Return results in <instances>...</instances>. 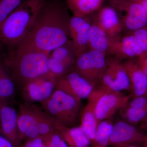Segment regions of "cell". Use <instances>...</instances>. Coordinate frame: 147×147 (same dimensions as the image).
<instances>
[{"instance_id":"cell-32","label":"cell","mask_w":147,"mask_h":147,"mask_svg":"<svg viewBox=\"0 0 147 147\" xmlns=\"http://www.w3.org/2000/svg\"><path fill=\"white\" fill-rule=\"evenodd\" d=\"M113 147H137L136 146H134L132 144L123 145V146H113Z\"/></svg>"},{"instance_id":"cell-7","label":"cell","mask_w":147,"mask_h":147,"mask_svg":"<svg viewBox=\"0 0 147 147\" xmlns=\"http://www.w3.org/2000/svg\"><path fill=\"white\" fill-rule=\"evenodd\" d=\"M109 2L117 11L124 28L135 32L146 26L147 14L141 3L129 0H109Z\"/></svg>"},{"instance_id":"cell-9","label":"cell","mask_w":147,"mask_h":147,"mask_svg":"<svg viewBox=\"0 0 147 147\" xmlns=\"http://www.w3.org/2000/svg\"><path fill=\"white\" fill-rule=\"evenodd\" d=\"M98 86L113 91L130 90V81L122 61L114 58L108 59L107 68Z\"/></svg>"},{"instance_id":"cell-31","label":"cell","mask_w":147,"mask_h":147,"mask_svg":"<svg viewBox=\"0 0 147 147\" xmlns=\"http://www.w3.org/2000/svg\"><path fill=\"white\" fill-rule=\"evenodd\" d=\"M144 7L147 15V0H141L140 2Z\"/></svg>"},{"instance_id":"cell-36","label":"cell","mask_w":147,"mask_h":147,"mask_svg":"<svg viewBox=\"0 0 147 147\" xmlns=\"http://www.w3.org/2000/svg\"><path fill=\"white\" fill-rule=\"evenodd\" d=\"M129 1H131L136 2H140L141 0H129Z\"/></svg>"},{"instance_id":"cell-4","label":"cell","mask_w":147,"mask_h":147,"mask_svg":"<svg viewBox=\"0 0 147 147\" xmlns=\"http://www.w3.org/2000/svg\"><path fill=\"white\" fill-rule=\"evenodd\" d=\"M81 101L55 89L50 97L40 102V107L60 124L73 127L77 122L81 113Z\"/></svg>"},{"instance_id":"cell-25","label":"cell","mask_w":147,"mask_h":147,"mask_svg":"<svg viewBox=\"0 0 147 147\" xmlns=\"http://www.w3.org/2000/svg\"><path fill=\"white\" fill-rule=\"evenodd\" d=\"M22 0H0V29L11 13L22 3Z\"/></svg>"},{"instance_id":"cell-12","label":"cell","mask_w":147,"mask_h":147,"mask_svg":"<svg viewBox=\"0 0 147 147\" xmlns=\"http://www.w3.org/2000/svg\"><path fill=\"white\" fill-rule=\"evenodd\" d=\"M91 23L88 16L72 15L69 21V36L78 58L89 48V33Z\"/></svg>"},{"instance_id":"cell-15","label":"cell","mask_w":147,"mask_h":147,"mask_svg":"<svg viewBox=\"0 0 147 147\" xmlns=\"http://www.w3.org/2000/svg\"><path fill=\"white\" fill-rule=\"evenodd\" d=\"M17 114V126L20 134L30 139L40 137L34 104L26 102L20 104Z\"/></svg>"},{"instance_id":"cell-35","label":"cell","mask_w":147,"mask_h":147,"mask_svg":"<svg viewBox=\"0 0 147 147\" xmlns=\"http://www.w3.org/2000/svg\"><path fill=\"white\" fill-rule=\"evenodd\" d=\"M3 45V43L1 42V41L0 40V51L1 50L2 48Z\"/></svg>"},{"instance_id":"cell-30","label":"cell","mask_w":147,"mask_h":147,"mask_svg":"<svg viewBox=\"0 0 147 147\" xmlns=\"http://www.w3.org/2000/svg\"><path fill=\"white\" fill-rule=\"evenodd\" d=\"M0 147H14L13 144L0 134Z\"/></svg>"},{"instance_id":"cell-10","label":"cell","mask_w":147,"mask_h":147,"mask_svg":"<svg viewBox=\"0 0 147 147\" xmlns=\"http://www.w3.org/2000/svg\"><path fill=\"white\" fill-rule=\"evenodd\" d=\"M94 88L90 82L72 69L57 79L55 89L82 100L88 98Z\"/></svg>"},{"instance_id":"cell-19","label":"cell","mask_w":147,"mask_h":147,"mask_svg":"<svg viewBox=\"0 0 147 147\" xmlns=\"http://www.w3.org/2000/svg\"><path fill=\"white\" fill-rule=\"evenodd\" d=\"M98 125L95 115L94 102L88 99L86 105L82 111L79 126L90 143L94 139Z\"/></svg>"},{"instance_id":"cell-28","label":"cell","mask_w":147,"mask_h":147,"mask_svg":"<svg viewBox=\"0 0 147 147\" xmlns=\"http://www.w3.org/2000/svg\"><path fill=\"white\" fill-rule=\"evenodd\" d=\"M43 145V139L39 137L31 139V140L26 144L24 147H41Z\"/></svg>"},{"instance_id":"cell-27","label":"cell","mask_w":147,"mask_h":147,"mask_svg":"<svg viewBox=\"0 0 147 147\" xmlns=\"http://www.w3.org/2000/svg\"><path fill=\"white\" fill-rule=\"evenodd\" d=\"M134 34L145 52L147 53V30L144 28L134 32Z\"/></svg>"},{"instance_id":"cell-14","label":"cell","mask_w":147,"mask_h":147,"mask_svg":"<svg viewBox=\"0 0 147 147\" xmlns=\"http://www.w3.org/2000/svg\"><path fill=\"white\" fill-rule=\"evenodd\" d=\"M145 137L131 124L123 120L113 125L108 146L132 144L144 140Z\"/></svg>"},{"instance_id":"cell-3","label":"cell","mask_w":147,"mask_h":147,"mask_svg":"<svg viewBox=\"0 0 147 147\" xmlns=\"http://www.w3.org/2000/svg\"><path fill=\"white\" fill-rule=\"evenodd\" d=\"M45 0H26L21 3L4 21L0 29V40L8 50L22 41L31 28Z\"/></svg>"},{"instance_id":"cell-6","label":"cell","mask_w":147,"mask_h":147,"mask_svg":"<svg viewBox=\"0 0 147 147\" xmlns=\"http://www.w3.org/2000/svg\"><path fill=\"white\" fill-rule=\"evenodd\" d=\"M106 56L98 50H87L77 58L73 69L96 88L108 66Z\"/></svg>"},{"instance_id":"cell-33","label":"cell","mask_w":147,"mask_h":147,"mask_svg":"<svg viewBox=\"0 0 147 147\" xmlns=\"http://www.w3.org/2000/svg\"><path fill=\"white\" fill-rule=\"evenodd\" d=\"M145 119L144 123V124L143 125V126H144V128H147V115Z\"/></svg>"},{"instance_id":"cell-8","label":"cell","mask_w":147,"mask_h":147,"mask_svg":"<svg viewBox=\"0 0 147 147\" xmlns=\"http://www.w3.org/2000/svg\"><path fill=\"white\" fill-rule=\"evenodd\" d=\"M57 79L48 73L28 82L22 88L25 102H40L50 97L56 88Z\"/></svg>"},{"instance_id":"cell-17","label":"cell","mask_w":147,"mask_h":147,"mask_svg":"<svg viewBox=\"0 0 147 147\" xmlns=\"http://www.w3.org/2000/svg\"><path fill=\"white\" fill-rule=\"evenodd\" d=\"M122 63L129 78L131 84L130 90L134 97L146 94L147 90V76L139 64L131 59L125 60Z\"/></svg>"},{"instance_id":"cell-23","label":"cell","mask_w":147,"mask_h":147,"mask_svg":"<svg viewBox=\"0 0 147 147\" xmlns=\"http://www.w3.org/2000/svg\"><path fill=\"white\" fill-rule=\"evenodd\" d=\"M113 125L111 118L99 123L94 139L91 142L89 147H108Z\"/></svg>"},{"instance_id":"cell-20","label":"cell","mask_w":147,"mask_h":147,"mask_svg":"<svg viewBox=\"0 0 147 147\" xmlns=\"http://www.w3.org/2000/svg\"><path fill=\"white\" fill-rule=\"evenodd\" d=\"M58 131L69 147H89L90 142L85 136L80 126L67 127L61 125Z\"/></svg>"},{"instance_id":"cell-38","label":"cell","mask_w":147,"mask_h":147,"mask_svg":"<svg viewBox=\"0 0 147 147\" xmlns=\"http://www.w3.org/2000/svg\"><path fill=\"white\" fill-rule=\"evenodd\" d=\"M146 94V95H147V90L146 93V94Z\"/></svg>"},{"instance_id":"cell-11","label":"cell","mask_w":147,"mask_h":147,"mask_svg":"<svg viewBox=\"0 0 147 147\" xmlns=\"http://www.w3.org/2000/svg\"><path fill=\"white\" fill-rule=\"evenodd\" d=\"M146 53L134 34L110 40L108 55H113L114 58L121 61L139 57Z\"/></svg>"},{"instance_id":"cell-29","label":"cell","mask_w":147,"mask_h":147,"mask_svg":"<svg viewBox=\"0 0 147 147\" xmlns=\"http://www.w3.org/2000/svg\"><path fill=\"white\" fill-rule=\"evenodd\" d=\"M146 53L144 55L139 57V64L145 74L147 76V55Z\"/></svg>"},{"instance_id":"cell-34","label":"cell","mask_w":147,"mask_h":147,"mask_svg":"<svg viewBox=\"0 0 147 147\" xmlns=\"http://www.w3.org/2000/svg\"><path fill=\"white\" fill-rule=\"evenodd\" d=\"M144 140L146 143H145V147H147V137H145Z\"/></svg>"},{"instance_id":"cell-24","label":"cell","mask_w":147,"mask_h":147,"mask_svg":"<svg viewBox=\"0 0 147 147\" xmlns=\"http://www.w3.org/2000/svg\"><path fill=\"white\" fill-rule=\"evenodd\" d=\"M118 112L122 120L133 125L146 118L147 115V108H133L126 105Z\"/></svg>"},{"instance_id":"cell-5","label":"cell","mask_w":147,"mask_h":147,"mask_svg":"<svg viewBox=\"0 0 147 147\" xmlns=\"http://www.w3.org/2000/svg\"><path fill=\"white\" fill-rule=\"evenodd\" d=\"M130 98V96L123 92L108 90L97 86L88 99L94 102L95 115L98 124L102 121L111 118L126 106Z\"/></svg>"},{"instance_id":"cell-13","label":"cell","mask_w":147,"mask_h":147,"mask_svg":"<svg viewBox=\"0 0 147 147\" xmlns=\"http://www.w3.org/2000/svg\"><path fill=\"white\" fill-rule=\"evenodd\" d=\"M97 22L108 36L109 40L120 36L124 29L123 25L117 10L112 6L101 7L92 13Z\"/></svg>"},{"instance_id":"cell-1","label":"cell","mask_w":147,"mask_h":147,"mask_svg":"<svg viewBox=\"0 0 147 147\" xmlns=\"http://www.w3.org/2000/svg\"><path fill=\"white\" fill-rule=\"evenodd\" d=\"M71 17L68 7L64 4L45 0L21 42L50 53L69 40Z\"/></svg>"},{"instance_id":"cell-2","label":"cell","mask_w":147,"mask_h":147,"mask_svg":"<svg viewBox=\"0 0 147 147\" xmlns=\"http://www.w3.org/2000/svg\"><path fill=\"white\" fill-rule=\"evenodd\" d=\"M49 56V53L21 42L9 50L6 63L16 88L22 89L32 79L50 73Z\"/></svg>"},{"instance_id":"cell-26","label":"cell","mask_w":147,"mask_h":147,"mask_svg":"<svg viewBox=\"0 0 147 147\" xmlns=\"http://www.w3.org/2000/svg\"><path fill=\"white\" fill-rule=\"evenodd\" d=\"M57 131H54L48 135L44 136L48 138V146L47 147H69L65 141Z\"/></svg>"},{"instance_id":"cell-22","label":"cell","mask_w":147,"mask_h":147,"mask_svg":"<svg viewBox=\"0 0 147 147\" xmlns=\"http://www.w3.org/2000/svg\"><path fill=\"white\" fill-rule=\"evenodd\" d=\"M72 15L90 16L102 6L104 0H65Z\"/></svg>"},{"instance_id":"cell-21","label":"cell","mask_w":147,"mask_h":147,"mask_svg":"<svg viewBox=\"0 0 147 147\" xmlns=\"http://www.w3.org/2000/svg\"><path fill=\"white\" fill-rule=\"evenodd\" d=\"M89 33V50H98L108 55L110 40L104 31L94 20Z\"/></svg>"},{"instance_id":"cell-18","label":"cell","mask_w":147,"mask_h":147,"mask_svg":"<svg viewBox=\"0 0 147 147\" xmlns=\"http://www.w3.org/2000/svg\"><path fill=\"white\" fill-rule=\"evenodd\" d=\"M6 55L0 54V101L10 103L15 95V84L5 62Z\"/></svg>"},{"instance_id":"cell-37","label":"cell","mask_w":147,"mask_h":147,"mask_svg":"<svg viewBox=\"0 0 147 147\" xmlns=\"http://www.w3.org/2000/svg\"><path fill=\"white\" fill-rule=\"evenodd\" d=\"M41 147H47L46 145H43V146H42Z\"/></svg>"},{"instance_id":"cell-16","label":"cell","mask_w":147,"mask_h":147,"mask_svg":"<svg viewBox=\"0 0 147 147\" xmlns=\"http://www.w3.org/2000/svg\"><path fill=\"white\" fill-rule=\"evenodd\" d=\"M8 102L0 101V134L13 146L17 139L18 114Z\"/></svg>"}]
</instances>
